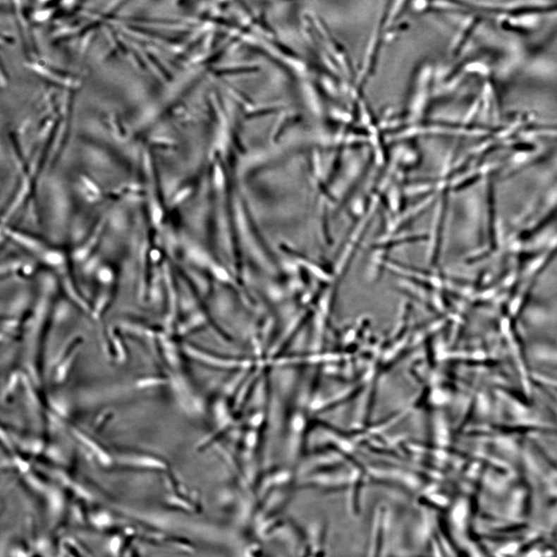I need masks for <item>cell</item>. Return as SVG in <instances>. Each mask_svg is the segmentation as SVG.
<instances>
[{
  "label": "cell",
  "instance_id": "cell-1",
  "mask_svg": "<svg viewBox=\"0 0 557 557\" xmlns=\"http://www.w3.org/2000/svg\"><path fill=\"white\" fill-rule=\"evenodd\" d=\"M149 209L142 193L119 199L90 237L68 252V288L78 300H113L126 262L149 240Z\"/></svg>",
  "mask_w": 557,
  "mask_h": 557
}]
</instances>
